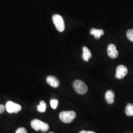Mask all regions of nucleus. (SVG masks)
Masks as SVG:
<instances>
[{
  "label": "nucleus",
  "instance_id": "1",
  "mask_svg": "<svg viewBox=\"0 0 133 133\" xmlns=\"http://www.w3.org/2000/svg\"><path fill=\"white\" fill-rule=\"evenodd\" d=\"M31 125L32 128L36 131L41 130L42 132H46L49 129V125L48 124L44 123L38 119L33 120L31 122Z\"/></svg>",
  "mask_w": 133,
  "mask_h": 133
},
{
  "label": "nucleus",
  "instance_id": "2",
  "mask_svg": "<svg viewBox=\"0 0 133 133\" xmlns=\"http://www.w3.org/2000/svg\"><path fill=\"white\" fill-rule=\"evenodd\" d=\"M76 113L74 111H64L59 114L60 119L63 122L70 123L76 117Z\"/></svg>",
  "mask_w": 133,
  "mask_h": 133
},
{
  "label": "nucleus",
  "instance_id": "3",
  "mask_svg": "<svg viewBox=\"0 0 133 133\" xmlns=\"http://www.w3.org/2000/svg\"><path fill=\"white\" fill-rule=\"evenodd\" d=\"M73 87L76 93L80 95H84L88 91V87L82 81L76 80L73 83Z\"/></svg>",
  "mask_w": 133,
  "mask_h": 133
},
{
  "label": "nucleus",
  "instance_id": "4",
  "mask_svg": "<svg viewBox=\"0 0 133 133\" xmlns=\"http://www.w3.org/2000/svg\"><path fill=\"white\" fill-rule=\"evenodd\" d=\"M52 20L57 30L60 32H63L65 30V26L62 16L59 14H54L53 15Z\"/></svg>",
  "mask_w": 133,
  "mask_h": 133
},
{
  "label": "nucleus",
  "instance_id": "5",
  "mask_svg": "<svg viewBox=\"0 0 133 133\" xmlns=\"http://www.w3.org/2000/svg\"><path fill=\"white\" fill-rule=\"evenodd\" d=\"M5 108L6 111L10 114H17L22 109V107L20 105L14 103L11 101L8 102L5 105Z\"/></svg>",
  "mask_w": 133,
  "mask_h": 133
},
{
  "label": "nucleus",
  "instance_id": "6",
  "mask_svg": "<svg viewBox=\"0 0 133 133\" xmlns=\"http://www.w3.org/2000/svg\"><path fill=\"white\" fill-rule=\"evenodd\" d=\"M128 74L127 68L124 65H119L117 67L116 72V78L121 79L123 78Z\"/></svg>",
  "mask_w": 133,
  "mask_h": 133
},
{
  "label": "nucleus",
  "instance_id": "7",
  "mask_svg": "<svg viewBox=\"0 0 133 133\" xmlns=\"http://www.w3.org/2000/svg\"><path fill=\"white\" fill-rule=\"evenodd\" d=\"M108 53L109 57L112 59L116 58L118 56V52L114 44H110L108 45Z\"/></svg>",
  "mask_w": 133,
  "mask_h": 133
},
{
  "label": "nucleus",
  "instance_id": "8",
  "mask_svg": "<svg viewBox=\"0 0 133 133\" xmlns=\"http://www.w3.org/2000/svg\"><path fill=\"white\" fill-rule=\"evenodd\" d=\"M46 82L48 84L54 88H57L60 85V82L56 77L49 76L46 77Z\"/></svg>",
  "mask_w": 133,
  "mask_h": 133
},
{
  "label": "nucleus",
  "instance_id": "9",
  "mask_svg": "<svg viewBox=\"0 0 133 133\" xmlns=\"http://www.w3.org/2000/svg\"><path fill=\"white\" fill-rule=\"evenodd\" d=\"M114 91L112 90H108L105 94V99L106 102L109 104H112L114 103Z\"/></svg>",
  "mask_w": 133,
  "mask_h": 133
},
{
  "label": "nucleus",
  "instance_id": "10",
  "mask_svg": "<svg viewBox=\"0 0 133 133\" xmlns=\"http://www.w3.org/2000/svg\"><path fill=\"white\" fill-rule=\"evenodd\" d=\"M90 34L93 35L96 39H100L101 37L104 34V32L102 29H96L95 28H92L90 30Z\"/></svg>",
  "mask_w": 133,
  "mask_h": 133
},
{
  "label": "nucleus",
  "instance_id": "11",
  "mask_svg": "<svg viewBox=\"0 0 133 133\" xmlns=\"http://www.w3.org/2000/svg\"><path fill=\"white\" fill-rule=\"evenodd\" d=\"M83 54H82V59L86 62H88L89 60L92 57V54L88 48L83 46L82 48Z\"/></svg>",
  "mask_w": 133,
  "mask_h": 133
},
{
  "label": "nucleus",
  "instance_id": "12",
  "mask_svg": "<svg viewBox=\"0 0 133 133\" xmlns=\"http://www.w3.org/2000/svg\"><path fill=\"white\" fill-rule=\"evenodd\" d=\"M125 112L127 116H133V105L128 104L126 107Z\"/></svg>",
  "mask_w": 133,
  "mask_h": 133
},
{
  "label": "nucleus",
  "instance_id": "13",
  "mask_svg": "<svg viewBox=\"0 0 133 133\" xmlns=\"http://www.w3.org/2000/svg\"><path fill=\"white\" fill-rule=\"evenodd\" d=\"M37 108H38V110L39 112H44L46 109V105L43 101H42L40 102L39 105H38Z\"/></svg>",
  "mask_w": 133,
  "mask_h": 133
},
{
  "label": "nucleus",
  "instance_id": "14",
  "mask_svg": "<svg viewBox=\"0 0 133 133\" xmlns=\"http://www.w3.org/2000/svg\"><path fill=\"white\" fill-rule=\"evenodd\" d=\"M127 36L129 39L133 42V29H129L127 32Z\"/></svg>",
  "mask_w": 133,
  "mask_h": 133
},
{
  "label": "nucleus",
  "instance_id": "15",
  "mask_svg": "<svg viewBox=\"0 0 133 133\" xmlns=\"http://www.w3.org/2000/svg\"><path fill=\"white\" fill-rule=\"evenodd\" d=\"M58 105V101L56 99H53L50 101V105L53 109H56Z\"/></svg>",
  "mask_w": 133,
  "mask_h": 133
},
{
  "label": "nucleus",
  "instance_id": "16",
  "mask_svg": "<svg viewBox=\"0 0 133 133\" xmlns=\"http://www.w3.org/2000/svg\"><path fill=\"white\" fill-rule=\"evenodd\" d=\"M15 133H27V131L25 128L21 127L17 130Z\"/></svg>",
  "mask_w": 133,
  "mask_h": 133
},
{
  "label": "nucleus",
  "instance_id": "17",
  "mask_svg": "<svg viewBox=\"0 0 133 133\" xmlns=\"http://www.w3.org/2000/svg\"><path fill=\"white\" fill-rule=\"evenodd\" d=\"M5 107L3 105H0V114H2L5 111Z\"/></svg>",
  "mask_w": 133,
  "mask_h": 133
},
{
  "label": "nucleus",
  "instance_id": "18",
  "mask_svg": "<svg viewBox=\"0 0 133 133\" xmlns=\"http://www.w3.org/2000/svg\"><path fill=\"white\" fill-rule=\"evenodd\" d=\"M79 133H87V131H84V130H83V131H81Z\"/></svg>",
  "mask_w": 133,
  "mask_h": 133
},
{
  "label": "nucleus",
  "instance_id": "19",
  "mask_svg": "<svg viewBox=\"0 0 133 133\" xmlns=\"http://www.w3.org/2000/svg\"><path fill=\"white\" fill-rule=\"evenodd\" d=\"M87 133H96L93 131H87Z\"/></svg>",
  "mask_w": 133,
  "mask_h": 133
},
{
  "label": "nucleus",
  "instance_id": "20",
  "mask_svg": "<svg viewBox=\"0 0 133 133\" xmlns=\"http://www.w3.org/2000/svg\"><path fill=\"white\" fill-rule=\"evenodd\" d=\"M53 133V132H50V133Z\"/></svg>",
  "mask_w": 133,
  "mask_h": 133
}]
</instances>
